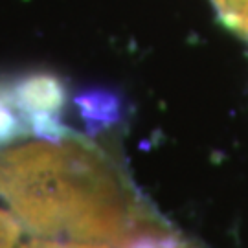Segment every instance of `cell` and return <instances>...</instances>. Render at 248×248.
Listing matches in <instances>:
<instances>
[{
  "instance_id": "5b68a950",
  "label": "cell",
  "mask_w": 248,
  "mask_h": 248,
  "mask_svg": "<svg viewBox=\"0 0 248 248\" xmlns=\"http://www.w3.org/2000/svg\"><path fill=\"white\" fill-rule=\"evenodd\" d=\"M24 133H28V129L18 108L13 103L11 87L0 85V145L15 142Z\"/></svg>"
},
{
  "instance_id": "8992f818",
  "label": "cell",
  "mask_w": 248,
  "mask_h": 248,
  "mask_svg": "<svg viewBox=\"0 0 248 248\" xmlns=\"http://www.w3.org/2000/svg\"><path fill=\"white\" fill-rule=\"evenodd\" d=\"M226 26L248 39V0H212Z\"/></svg>"
},
{
  "instance_id": "6da1fadb",
  "label": "cell",
  "mask_w": 248,
  "mask_h": 248,
  "mask_svg": "<svg viewBox=\"0 0 248 248\" xmlns=\"http://www.w3.org/2000/svg\"><path fill=\"white\" fill-rule=\"evenodd\" d=\"M0 197L26 226L62 243L118 247L138 217L105 156L74 136L0 151Z\"/></svg>"
},
{
  "instance_id": "3957f363",
  "label": "cell",
  "mask_w": 248,
  "mask_h": 248,
  "mask_svg": "<svg viewBox=\"0 0 248 248\" xmlns=\"http://www.w3.org/2000/svg\"><path fill=\"white\" fill-rule=\"evenodd\" d=\"M74 103L79 110L85 133L92 138L122 122V99L110 90H83L74 98Z\"/></svg>"
},
{
  "instance_id": "7a4b0ae2",
  "label": "cell",
  "mask_w": 248,
  "mask_h": 248,
  "mask_svg": "<svg viewBox=\"0 0 248 248\" xmlns=\"http://www.w3.org/2000/svg\"><path fill=\"white\" fill-rule=\"evenodd\" d=\"M9 87L18 112H61L66 101L64 85L52 74H30Z\"/></svg>"
},
{
  "instance_id": "277c9868",
  "label": "cell",
  "mask_w": 248,
  "mask_h": 248,
  "mask_svg": "<svg viewBox=\"0 0 248 248\" xmlns=\"http://www.w3.org/2000/svg\"><path fill=\"white\" fill-rule=\"evenodd\" d=\"M28 133H31L35 138L50 143H62L70 140L72 131L61 122L59 112H46V110H35V112H20Z\"/></svg>"
}]
</instances>
